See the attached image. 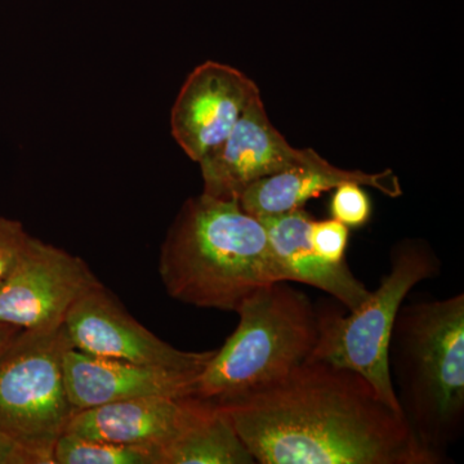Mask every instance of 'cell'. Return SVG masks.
I'll use <instances>...</instances> for the list:
<instances>
[{"instance_id": "cell-4", "label": "cell", "mask_w": 464, "mask_h": 464, "mask_svg": "<svg viewBox=\"0 0 464 464\" xmlns=\"http://www.w3.org/2000/svg\"><path fill=\"white\" fill-rule=\"evenodd\" d=\"M239 324L216 350L194 396L219 401L288 373L310 356L317 340V310L286 282L261 286L241 302Z\"/></svg>"}, {"instance_id": "cell-12", "label": "cell", "mask_w": 464, "mask_h": 464, "mask_svg": "<svg viewBox=\"0 0 464 464\" xmlns=\"http://www.w3.org/2000/svg\"><path fill=\"white\" fill-rule=\"evenodd\" d=\"M258 219L267 235L280 282L307 284L323 290L348 311L356 310L371 295L347 262L331 264L317 255L308 239L314 218L304 208Z\"/></svg>"}, {"instance_id": "cell-7", "label": "cell", "mask_w": 464, "mask_h": 464, "mask_svg": "<svg viewBox=\"0 0 464 464\" xmlns=\"http://www.w3.org/2000/svg\"><path fill=\"white\" fill-rule=\"evenodd\" d=\"M101 284L83 259L32 237L0 282V324L23 331L54 328Z\"/></svg>"}, {"instance_id": "cell-20", "label": "cell", "mask_w": 464, "mask_h": 464, "mask_svg": "<svg viewBox=\"0 0 464 464\" xmlns=\"http://www.w3.org/2000/svg\"><path fill=\"white\" fill-rule=\"evenodd\" d=\"M0 464H42L34 454L0 430Z\"/></svg>"}, {"instance_id": "cell-1", "label": "cell", "mask_w": 464, "mask_h": 464, "mask_svg": "<svg viewBox=\"0 0 464 464\" xmlns=\"http://www.w3.org/2000/svg\"><path fill=\"white\" fill-rule=\"evenodd\" d=\"M215 402L256 463H448L420 444L371 382L326 362L304 360L276 380Z\"/></svg>"}, {"instance_id": "cell-18", "label": "cell", "mask_w": 464, "mask_h": 464, "mask_svg": "<svg viewBox=\"0 0 464 464\" xmlns=\"http://www.w3.org/2000/svg\"><path fill=\"white\" fill-rule=\"evenodd\" d=\"M350 237V227L337 219H313L308 231V239L320 257L331 264H343Z\"/></svg>"}, {"instance_id": "cell-6", "label": "cell", "mask_w": 464, "mask_h": 464, "mask_svg": "<svg viewBox=\"0 0 464 464\" xmlns=\"http://www.w3.org/2000/svg\"><path fill=\"white\" fill-rule=\"evenodd\" d=\"M72 347L61 324L21 331L0 353V430L42 464H53L54 445L76 411L63 374Z\"/></svg>"}, {"instance_id": "cell-14", "label": "cell", "mask_w": 464, "mask_h": 464, "mask_svg": "<svg viewBox=\"0 0 464 464\" xmlns=\"http://www.w3.org/2000/svg\"><path fill=\"white\" fill-rule=\"evenodd\" d=\"M347 181L377 188L390 198H399L402 194L399 179L392 170L364 173L341 169L331 164L325 168H295L271 174L252 183L237 201L244 212L256 218L283 215L304 208L308 200L320 197L323 192L334 190Z\"/></svg>"}, {"instance_id": "cell-3", "label": "cell", "mask_w": 464, "mask_h": 464, "mask_svg": "<svg viewBox=\"0 0 464 464\" xmlns=\"http://www.w3.org/2000/svg\"><path fill=\"white\" fill-rule=\"evenodd\" d=\"M400 411L424 448L445 458L464 427V295L400 307L389 344Z\"/></svg>"}, {"instance_id": "cell-15", "label": "cell", "mask_w": 464, "mask_h": 464, "mask_svg": "<svg viewBox=\"0 0 464 464\" xmlns=\"http://www.w3.org/2000/svg\"><path fill=\"white\" fill-rule=\"evenodd\" d=\"M227 414L212 400L186 396L176 432L157 449V464H253Z\"/></svg>"}, {"instance_id": "cell-8", "label": "cell", "mask_w": 464, "mask_h": 464, "mask_svg": "<svg viewBox=\"0 0 464 464\" xmlns=\"http://www.w3.org/2000/svg\"><path fill=\"white\" fill-rule=\"evenodd\" d=\"M72 346L90 355L201 374L216 350H179L137 322L103 284L72 304L63 320Z\"/></svg>"}, {"instance_id": "cell-10", "label": "cell", "mask_w": 464, "mask_h": 464, "mask_svg": "<svg viewBox=\"0 0 464 464\" xmlns=\"http://www.w3.org/2000/svg\"><path fill=\"white\" fill-rule=\"evenodd\" d=\"M257 84L225 63L208 61L186 79L170 114L177 143L191 160L215 150L234 130L256 97Z\"/></svg>"}, {"instance_id": "cell-5", "label": "cell", "mask_w": 464, "mask_h": 464, "mask_svg": "<svg viewBox=\"0 0 464 464\" xmlns=\"http://www.w3.org/2000/svg\"><path fill=\"white\" fill-rule=\"evenodd\" d=\"M391 270L356 310L343 316L317 310V340L306 360L351 369L371 382L378 395L400 411L389 368V344L400 307L417 284L440 275L441 262L429 243L400 241L391 252ZM402 414V413H401Z\"/></svg>"}, {"instance_id": "cell-2", "label": "cell", "mask_w": 464, "mask_h": 464, "mask_svg": "<svg viewBox=\"0 0 464 464\" xmlns=\"http://www.w3.org/2000/svg\"><path fill=\"white\" fill-rule=\"evenodd\" d=\"M168 295L199 308L237 311L249 295L280 282L262 222L237 200H186L160 248Z\"/></svg>"}, {"instance_id": "cell-11", "label": "cell", "mask_w": 464, "mask_h": 464, "mask_svg": "<svg viewBox=\"0 0 464 464\" xmlns=\"http://www.w3.org/2000/svg\"><path fill=\"white\" fill-rule=\"evenodd\" d=\"M63 374L75 411L121 400L186 398L194 395L200 375L90 355L74 347L65 353Z\"/></svg>"}, {"instance_id": "cell-17", "label": "cell", "mask_w": 464, "mask_h": 464, "mask_svg": "<svg viewBox=\"0 0 464 464\" xmlns=\"http://www.w3.org/2000/svg\"><path fill=\"white\" fill-rule=\"evenodd\" d=\"M364 188L353 181L338 185L331 200L332 218L347 227H362L368 224L372 216V201Z\"/></svg>"}, {"instance_id": "cell-19", "label": "cell", "mask_w": 464, "mask_h": 464, "mask_svg": "<svg viewBox=\"0 0 464 464\" xmlns=\"http://www.w3.org/2000/svg\"><path fill=\"white\" fill-rule=\"evenodd\" d=\"M30 237L20 221L0 216V282L16 265Z\"/></svg>"}, {"instance_id": "cell-21", "label": "cell", "mask_w": 464, "mask_h": 464, "mask_svg": "<svg viewBox=\"0 0 464 464\" xmlns=\"http://www.w3.org/2000/svg\"><path fill=\"white\" fill-rule=\"evenodd\" d=\"M23 331L17 326L7 325V324H0V353L11 343L12 340Z\"/></svg>"}, {"instance_id": "cell-13", "label": "cell", "mask_w": 464, "mask_h": 464, "mask_svg": "<svg viewBox=\"0 0 464 464\" xmlns=\"http://www.w3.org/2000/svg\"><path fill=\"white\" fill-rule=\"evenodd\" d=\"M182 400L140 398L76 411L65 432L115 444L160 448L176 432Z\"/></svg>"}, {"instance_id": "cell-16", "label": "cell", "mask_w": 464, "mask_h": 464, "mask_svg": "<svg viewBox=\"0 0 464 464\" xmlns=\"http://www.w3.org/2000/svg\"><path fill=\"white\" fill-rule=\"evenodd\" d=\"M53 464H157L154 449L115 444L63 432L52 453Z\"/></svg>"}, {"instance_id": "cell-9", "label": "cell", "mask_w": 464, "mask_h": 464, "mask_svg": "<svg viewBox=\"0 0 464 464\" xmlns=\"http://www.w3.org/2000/svg\"><path fill=\"white\" fill-rule=\"evenodd\" d=\"M203 194L217 199L239 200L252 183L295 168L331 166L313 149L290 146L271 124L261 96L250 102L234 130L199 161Z\"/></svg>"}]
</instances>
